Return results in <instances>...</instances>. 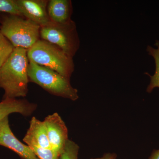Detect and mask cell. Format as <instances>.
<instances>
[{"instance_id": "obj_1", "label": "cell", "mask_w": 159, "mask_h": 159, "mask_svg": "<svg viewBox=\"0 0 159 159\" xmlns=\"http://www.w3.org/2000/svg\"><path fill=\"white\" fill-rule=\"evenodd\" d=\"M29 63L27 50L15 48L0 68V89L4 91L3 99L26 97L29 91Z\"/></svg>"}, {"instance_id": "obj_2", "label": "cell", "mask_w": 159, "mask_h": 159, "mask_svg": "<svg viewBox=\"0 0 159 159\" xmlns=\"http://www.w3.org/2000/svg\"><path fill=\"white\" fill-rule=\"evenodd\" d=\"M29 61L55 71L70 79L74 70L73 57L61 49L43 39H39L27 50Z\"/></svg>"}, {"instance_id": "obj_3", "label": "cell", "mask_w": 159, "mask_h": 159, "mask_svg": "<svg viewBox=\"0 0 159 159\" xmlns=\"http://www.w3.org/2000/svg\"><path fill=\"white\" fill-rule=\"evenodd\" d=\"M29 82L34 83L50 94L76 101L79 98L78 90L71 85L70 79L57 72L29 61Z\"/></svg>"}, {"instance_id": "obj_4", "label": "cell", "mask_w": 159, "mask_h": 159, "mask_svg": "<svg viewBox=\"0 0 159 159\" xmlns=\"http://www.w3.org/2000/svg\"><path fill=\"white\" fill-rule=\"evenodd\" d=\"M40 28L39 25L32 21L9 15L3 19L0 32L15 48L28 50L39 40Z\"/></svg>"}, {"instance_id": "obj_5", "label": "cell", "mask_w": 159, "mask_h": 159, "mask_svg": "<svg viewBox=\"0 0 159 159\" xmlns=\"http://www.w3.org/2000/svg\"><path fill=\"white\" fill-rule=\"evenodd\" d=\"M40 37L57 46L66 54L73 57L79 48V39L75 23L71 20L64 24L51 21L41 27Z\"/></svg>"}, {"instance_id": "obj_6", "label": "cell", "mask_w": 159, "mask_h": 159, "mask_svg": "<svg viewBox=\"0 0 159 159\" xmlns=\"http://www.w3.org/2000/svg\"><path fill=\"white\" fill-rule=\"evenodd\" d=\"M43 122L47 129L51 148L60 155L69 140L65 123L57 112L48 115Z\"/></svg>"}, {"instance_id": "obj_7", "label": "cell", "mask_w": 159, "mask_h": 159, "mask_svg": "<svg viewBox=\"0 0 159 159\" xmlns=\"http://www.w3.org/2000/svg\"><path fill=\"white\" fill-rule=\"evenodd\" d=\"M0 145L14 152L22 159H39L28 145L15 136L9 125V116L0 121Z\"/></svg>"}, {"instance_id": "obj_8", "label": "cell", "mask_w": 159, "mask_h": 159, "mask_svg": "<svg viewBox=\"0 0 159 159\" xmlns=\"http://www.w3.org/2000/svg\"><path fill=\"white\" fill-rule=\"evenodd\" d=\"M22 16L41 27L51 22L48 12V1L45 0H16Z\"/></svg>"}, {"instance_id": "obj_9", "label": "cell", "mask_w": 159, "mask_h": 159, "mask_svg": "<svg viewBox=\"0 0 159 159\" xmlns=\"http://www.w3.org/2000/svg\"><path fill=\"white\" fill-rule=\"evenodd\" d=\"M23 141L29 147L51 148L45 125L43 121L35 117H32L30 120L29 129Z\"/></svg>"}, {"instance_id": "obj_10", "label": "cell", "mask_w": 159, "mask_h": 159, "mask_svg": "<svg viewBox=\"0 0 159 159\" xmlns=\"http://www.w3.org/2000/svg\"><path fill=\"white\" fill-rule=\"evenodd\" d=\"M37 108V105L25 99H4L0 102V121L10 114L17 113L29 116Z\"/></svg>"}, {"instance_id": "obj_11", "label": "cell", "mask_w": 159, "mask_h": 159, "mask_svg": "<svg viewBox=\"0 0 159 159\" xmlns=\"http://www.w3.org/2000/svg\"><path fill=\"white\" fill-rule=\"evenodd\" d=\"M48 14L51 21L64 24L71 20L72 4L69 0H51L48 3Z\"/></svg>"}, {"instance_id": "obj_12", "label": "cell", "mask_w": 159, "mask_h": 159, "mask_svg": "<svg viewBox=\"0 0 159 159\" xmlns=\"http://www.w3.org/2000/svg\"><path fill=\"white\" fill-rule=\"evenodd\" d=\"M154 45L156 48L148 45L146 48L148 55L153 57L155 64V71L153 75H151L148 73H145L150 78L149 84L146 89V92L149 93L152 92L154 89L159 88V40L156 41Z\"/></svg>"}, {"instance_id": "obj_13", "label": "cell", "mask_w": 159, "mask_h": 159, "mask_svg": "<svg viewBox=\"0 0 159 159\" xmlns=\"http://www.w3.org/2000/svg\"><path fill=\"white\" fill-rule=\"evenodd\" d=\"M14 48L11 43L0 32V68L8 59Z\"/></svg>"}, {"instance_id": "obj_14", "label": "cell", "mask_w": 159, "mask_h": 159, "mask_svg": "<svg viewBox=\"0 0 159 159\" xmlns=\"http://www.w3.org/2000/svg\"><path fill=\"white\" fill-rule=\"evenodd\" d=\"M80 147L75 142L68 140L60 156V159H78Z\"/></svg>"}, {"instance_id": "obj_15", "label": "cell", "mask_w": 159, "mask_h": 159, "mask_svg": "<svg viewBox=\"0 0 159 159\" xmlns=\"http://www.w3.org/2000/svg\"><path fill=\"white\" fill-rule=\"evenodd\" d=\"M0 12L22 16L16 0H0Z\"/></svg>"}, {"instance_id": "obj_16", "label": "cell", "mask_w": 159, "mask_h": 159, "mask_svg": "<svg viewBox=\"0 0 159 159\" xmlns=\"http://www.w3.org/2000/svg\"><path fill=\"white\" fill-rule=\"evenodd\" d=\"M39 159H59L60 154L51 148L30 147Z\"/></svg>"}, {"instance_id": "obj_17", "label": "cell", "mask_w": 159, "mask_h": 159, "mask_svg": "<svg viewBox=\"0 0 159 159\" xmlns=\"http://www.w3.org/2000/svg\"><path fill=\"white\" fill-rule=\"evenodd\" d=\"M90 159H118L117 155L115 153H106L103 156L100 157L96 158H91Z\"/></svg>"}, {"instance_id": "obj_18", "label": "cell", "mask_w": 159, "mask_h": 159, "mask_svg": "<svg viewBox=\"0 0 159 159\" xmlns=\"http://www.w3.org/2000/svg\"><path fill=\"white\" fill-rule=\"evenodd\" d=\"M148 159H159V149L154 150Z\"/></svg>"}]
</instances>
